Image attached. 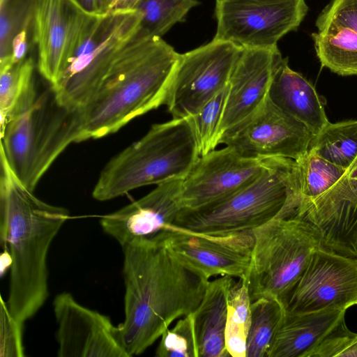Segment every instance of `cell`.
Segmentation results:
<instances>
[{
  "instance_id": "15",
  "label": "cell",
  "mask_w": 357,
  "mask_h": 357,
  "mask_svg": "<svg viewBox=\"0 0 357 357\" xmlns=\"http://www.w3.org/2000/svg\"><path fill=\"white\" fill-rule=\"evenodd\" d=\"M53 307L58 356L130 357L109 317L81 305L68 292L58 294Z\"/></svg>"
},
{
  "instance_id": "4",
  "label": "cell",
  "mask_w": 357,
  "mask_h": 357,
  "mask_svg": "<svg viewBox=\"0 0 357 357\" xmlns=\"http://www.w3.org/2000/svg\"><path fill=\"white\" fill-rule=\"evenodd\" d=\"M199 156L189 117L154 124L105 165L92 196L108 201L144 185L184 179Z\"/></svg>"
},
{
  "instance_id": "27",
  "label": "cell",
  "mask_w": 357,
  "mask_h": 357,
  "mask_svg": "<svg viewBox=\"0 0 357 357\" xmlns=\"http://www.w3.org/2000/svg\"><path fill=\"white\" fill-rule=\"evenodd\" d=\"M197 4L198 0H142L136 8L142 15L139 33L162 37Z\"/></svg>"
},
{
  "instance_id": "2",
  "label": "cell",
  "mask_w": 357,
  "mask_h": 357,
  "mask_svg": "<svg viewBox=\"0 0 357 357\" xmlns=\"http://www.w3.org/2000/svg\"><path fill=\"white\" fill-rule=\"evenodd\" d=\"M69 216L66 208L38 198L0 149V240L11 259L6 303L22 322L32 317L48 297L47 253Z\"/></svg>"
},
{
  "instance_id": "36",
  "label": "cell",
  "mask_w": 357,
  "mask_h": 357,
  "mask_svg": "<svg viewBox=\"0 0 357 357\" xmlns=\"http://www.w3.org/2000/svg\"><path fill=\"white\" fill-rule=\"evenodd\" d=\"M141 1L142 0H113L108 8V12L135 10Z\"/></svg>"
},
{
  "instance_id": "12",
  "label": "cell",
  "mask_w": 357,
  "mask_h": 357,
  "mask_svg": "<svg viewBox=\"0 0 357 357\" xmlns=\"http://www.w3.org/2000/svg\"><path fill=\"white\" fill-rule=\"evenodd\" d=\"M113 12L114 21L104 40L90 54L73 60L60 79L51 86L59 105L70 110L84 105L118 55L139 30L142 15L138 10Z\"/></svg>"
},
{
  "instance_id": "14",
  "label": "cell",
  "mask_w": 357,
  "mask_h": 357,
  "mask_svg": "<svg viewBox=\"0 0 357 357\" xmlns=\"http://www.w3.org/2000/svg\"><path fill=\"white\" fill-rule=\"evenodd\" d=\"M270 159L245 157L226 146L199 156L183 180V208H199L230 196L256 179Z\"/></svg>"
},
{
  "instance_id": "5",
  "label": "cell",
  "mask_w": 357,
  "mask_h": 357,
  "mask_svg": "<svg viewBox=\"0 0 357 357\" xmlns=\"http://www.w3.org/2000/svg\"><path fill=\"white\" fill-rule=\"evenodd\" d=\"M294 160L271 158L248 185L210 205L182 208L172 225L195 233L227 236L253 231L275 218L295 215L299 202L292 174Z\"/></svg>"
},
{
  "instance_id": "20",
  "label": "cell",
  "mask_w": 357,
  "mask_h": 357,
  "mask_svg": "<svg viewBox=\"0 0 357 357\" xmlns=\"http://www.w3.org/2000/svg\"><path fill=\"white\" fill-rule=\"evenodd\" d=\"M346 309L285 312L269 357H307L344 320Z\"/></svg>"
},
{
  "instance_id": "37",
  "label": "cell",
  "mask_w": 357,
  "mask_h": 357,
  "mask_svg": "<svg viewBox=\"0 0 357 357\" xmlns=\"http://www.w3.org/2000/svg\"><path fill=\"white\" fill-rule=\"evenodd\" d=\"M113 0H106V2H107V12H108V8L110 5V3H112Z\"/></svg>"
},
{
  "instance_id": "21",
  "label": "cell",
  "mask_w": 357,
  "mask_h": 357,
  "mask_svg": "<svg viewBox=\"0 0 357 357\" xmlns=\"http://www.w3.org/2000/svg\"><path fill=\"white\" fill-rule=\"evenodd\" d=\"M231 276L208 281L204 297L192 313L199 357L230 356L225 344L227 298Z\"/></svg>"
},
{
  "instance_id": "17",
  "label": "cell",
  "mask_w": 357,
  "mask_h": 357,
  "mask_svg": "<svg viewBox=\"0 0 357 357\" xmlns=\"http://www.w3.org/2000/svg\"><path fill=\"white\" fill-rule=\"evenodd\" d=\"M282 59L278 47L243 48L229 77L218 142L226 131L246 119L262 104Z\"/></svg>"
},
{
  "instance_id": "25",
  "label": "cell",
  "mask_w": 357,
  "mask_h": 357,
  "mask_svg": "<svg viewBox=\"0 0 357 357\" xmlns=\"http://www.w3.org/2000/svg\"><path fill=\"white\" fill-rule=\"evenodd\" d=\"M309 149L347 169L357 156V120L328 125L312 139Z\"/></svg>"
},
{
  "instance_id": "26",
  "label": "cell",
  "mask_w": 357,
  "mask_h": 357,
  "mask_svg": "<svg viewBox=\"0 0 357 357\" xmlns=\"http://www.w3.org/2000/svg\"><path fill=\"white\" fill-rule=\"evenodd\" d=\"M251 301L246 282L234 281L227 298L225 344L232 357H246V340L251 320Z\"/></svg>"
},
{
  "instance_id": "1",
  "label": "cell",
  "mask_w": 357,
  "mask_h": 357,
  "mask_svg": "<svg viewBox=\"0 0 357 357\" xmlns=\"http://www.w3.org/2000/svg\"><path fill=\"white\" fill-rule=\"evenodd\" d=\"M121 247L125 319L119 329L132 356L145 351L174 320L193 313L209 280L181 263L158 233Z\"/></svg>"
},
{
  "instance_id": "24",
  "label": "cell",
  "mask_w": 357,
  "mask_h": 357,
  "mask_svg": "<svg viewBox=\"0 0 357 357\" xmlns=\"http://www.w3.org/2000/svg\"><path fill=\"white\" fill-rule=\"evenodd\" d=\"M250 310L246 357H269L285 308L275 298H260L251 303Z\"/></svg>"
},
{
  "instance_id": "35",
  "label": "cell",
  "mask_w": 357,
  "mask_h": 357,
  "mask_svg": "<svg viewBox=\"0 0 357 357\" xmlns=\"http://www.w3.org/2000/svg\"><path fill=\"white\" fill-rule=\"evenodd\" d=\"M84 11L93 15L107 13L106 0H73Z\"/></svg>"
},
{
  "instance_id": "11",
  "label": "cell",
  "mask_w": 357,
  "mask_h": 357,
  "mask_svg": "<svg viewBox=\"0 0 357 357\" xmlns=\"http://www.w3.org/2000/svg\"><path fill=\"white\" fill-rule=\"evenodd\" d=\"M158 233L181 263L207 280L216 275L245 278L254 243L253 231L211 236L169 225Z\"/></svg>"
},
{
  "instance_id": "19",
  "label": "cell",
  "mask_w": 357,
  "mask_h": 357,
  "mask_svg": "<svg viewBox=\"0 0 357 357\" xmlns=\"http://www.w3.org/2000/svg\"><path fill=\"white\" fill-rule=\"evenodd\" d=\"M268 96L280 109L303 123L315 136L329 123L314 86L291 69L282 59L273 78Z\"/></svg>"
},
{
  "instance_id": "13",
  "label": "cell",
  "mask_w": 357,
  "mask_h": 357,
  "mask_svg": "<svg viewBox=\"0 0 357 357\" xmlns=\"http://www.w3.org/2000/svg\"><path fill=\"white\" fill-rule=\"evenodd\" d=\"M357 304V258L319 248L294 288L285 312L301 314Z\"/></svg>"
},
{
  "instance_id": "29",
  "label": "cell",
  "mask_w": 357,
  "mask_h": 357,
  "mask_svg": "<svg viewBox=\"0 0 357 357\" xmlns=\"http://www.w3.org/2000/svg\"><path fill=\"white\" fill-rule=\"evenodd\" d=\"M229 93V84L195 114L190 116L199 155H204L218 145L219 130Z\"/></svg>"
},
{
  "instance_id": "22",
  "label": "cell",
  "mask_w": 357,
  "mask_h": 357,
  "mask_svg": "<svg viewBox=\"0 0 357 357\" xmlns=\"http://www.w3.org/2000/svg\"><path fill=\"white\" fill-rule=\"evenodd\" d=\"M31 57L0 66L1 130L11 119L30 109L37 100Z\"/></svg>"
},
{
  "instance_id": "8",
  "label": "cell",
  "mask_w": 357,
  "mask_h": 357,
  "mask_svg": "<svg viewBox=\"0 0 357 357\" xmlns=\"http://www.w3.org/2000/svg\"><path fill=\"white\" fill-rule=\"evenodd\" d=\"M242 50L231 42L213 39L181 54L165 102L172 119L193 116L227 86Z\"/></svg>"
},
{
  "instance_id": "3",
  "label": "cell",
  "mask_w": 357,
  "mask_h": 357,
  "mask_svg": "<svg viewBox=\"0 0 357 357\" xmlns=\"http://www.w3.org/2000/svg\"><path fill=\"white\" fill-rule=\"evenodd\" d=\"M180 54L138 31L86 103L70 110L76 143L116 132L165 104Z\"/></svg>"
},
{
  "instance_id": "30",
  "label": "cell",
  "mask_w": 357,
  "mask_h": 357,
  "mask_svg": "<svg viewBox=\"0 0 357 357\" xmlns=\"http://www.w3.org/2000/svg\"><path fill=\"white\" fill-rule=\"evenodd\" d=\"M316 26L319 33L357 46V0H332L319 15Z\"/></svg>"
},
{
  "instance_id": "9",
  "label": "cell",
  "mask_w": 357,
  "mask_h": 357,
  "mask_svg": "<svg viewBox=\"0 0 357 357\" xmlns=\"http://www.w3.org/2000/svg\"><path fill=\"white\" fill-rule=\"evenodd\" d=\"M314 137L303 123L277 107L267 96L254 113L226 131L218 144L248 158L296 160L309 149Z\"/></svg>"
},
{
  "instance_id": "23",
  "label": "cell",
  "mask_w": 357,
  "mask_h": 357,
  "mask_svg": "<svg viewBox=\"0 0 357 357\" xmlns=\"http://www.w3.org/2000/svg\"><path fill=\"white\" fill-rule=\"evenodd\" d=\"M345 170L311 149L294 160L292 174L299 206L326 192L342 177Z\"/></svg>"
},
{
  "instance_id": "16",
  "label": "cell",
  "mask_w": 357,
  "mask_h": 357,
  "mask_svg": "<svg viewBox=\"0 0 357 357\" xmlns=\"http://www.w3.org/2000/svg\"><path fill=\"white\" fill-rule=\"evenodd\" d=\"M296 215L317 229L323 248L357 258V156L330 189L301 204Z\"/></svg>"
},
{
  "instance_id": "34",
  "label": "cell",
  "mask_w": 357,
  "mask_h": 357,
  "mask_svg": "<svg viewBox=\"0 0 357 357\" xmlns=\"http://www.w3.org/2000/svg\"><path fill=\"white\" fill-rule=\"evenodd\" d=\"M31 28H33V25L24 28L14 38L12 44V63L20 62L27 57L29 50V34Z\"/></svg>"
},
{
  "instance_id": "31",
  "label": "cell",
  "mask_w": 357,
  "mask_h": 357,
  "mask_svg": "<svg viewBox=\"0 0 357 357\" xmlns=\"http://www.w3.org/2000/svg\"><path fill=\"white\" fill-rule=\"evenodd\" d=\"M158 357H199L192 313L165 330L155 351Z\"/></svg>"
},
{
  "instance_id": "7",
  "label": "cell",
  "mask_w": 357,
  "mask_h": 357,
  "mask_svg": "<svg viewBox=\"0 0 357 357\" xmlns=\"http://www.w3.org/2000/svg\"><path fill=\"white\" fill-rule=\"evenodd\" d=\"M305 0H215L213 39L243 48H272L296 29L307 12Z\"/></svg>"
},
{
  "instance_id": "28",
  "label": "cell",
  "mask_w": 357,
  "mask_h": 357,
  "mask_svg": "<svg viewBox=\"0 0 357 357\" xmlns=\"http://www.w3.org/2000/svg\"><path fill=\"white\" fill-rule=\"evenodd\" d=\"M37 0H0V66L11 63L13 41L33 24Z\"/></svg>"
},
{
  "instance_id": "18",
  "label": "cell",
  "mask_w": 357,
  "mask_h": 357,
  "mask_svg": "<svg viewBox=\"0 0 357 357\" xmlns=\"http://www.w3.org/2000/svg\"><path fill=\"white\" fill-rule=\"evenodd\" d=\"M183 179L156 185L149 193L100 218L103 231L122 246L135 238L150 236L172 225L183 208Z\"/></svg>"
},
{
  "instance_id": "10",
  "label": "cell",
  "mask_w": 357,
  "mask_h": 357,
  "mask_svg": "<svg viewBox=\"0 0 357 357\" xmlns=\"http://www.w3.org/2000/svg\"><path fill=\"white\" fill-rule=\"evenodd\" d=\"M98 15L84 11L73 0H37L33 38L38 48V68L55 84Z\"/></svg>"
},
{
  "instance_id": "33",
  "label": "cell",
  "mask_w": 357,
  "mask_h": 357,
  "mask_svg": "<svg viewBox=\"0 0 357 357\" xmlns=\"http://www.w3.org/2000/svg\"><path fill=\"white\" fill-rule=\"evenodd\" d=\"M357 357V333L350 331L344 320L307 357Z\"/></svg>"
},
{
  "instance_id": "6",
  "label": "cell",
  "mask_w": 357,
  "mask_h": 357,
  "mask_svg": "<svg viewBox=\"0 0 357 357\" xmlns=\"http://www.w3.org/2000/svg\"><path fill=\"white\" fill-rule=\"evenodd\" d=\"M254 243L245 281L251 303L275 298L284 307L310 261L321 248V236L297 216L275 218L253 230Z\"/></svg>"
},
{
  "instance_id": "32",
  "label": "cell",
  "mask_w": 357,
  "mask_h": 357,
  "mask_svg": "<svg viewBox=\"0 0 357 357\" xmlns=\"http://www.w3.org/2000/svg\"><path fill=\"white\" fill-rule=\"evenodd\" d=\"M0 356L23 357V324L10 313L6 301L1 296Z\"/></svg>"
}]
</instances>
